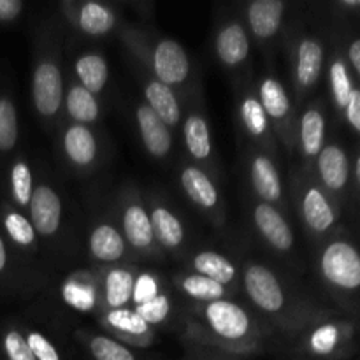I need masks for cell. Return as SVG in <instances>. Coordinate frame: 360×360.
Masks as SVG:
<instances>
[{"label":"cell","mask_w":360,"mask_h":360,"mask_svg":"<svg viewBox=\"0 0 360 360\" xmlns=\"http://www.w3.org/2000/svg\"><path fill=\"white\" fill-rule=\"evenodd\" d=\"M7 185H9V195L14 206L18 210H25L28 207L34 193V176H32V169L27 160L23 158H16L11 164L9 174H7Z\"/></svg>","instance_id":"4dcf8cb0"},{"label":"cell","mask_w":360,"mask_h":360,"mask_svg":"<svg viewBox=\"0 0 360 360\" xmlns=\"http://www.w3.org/2000/svg\"><path fill=\"white\" fill-rule=\"evenodd\" d=\"M253 221L264 241L276 252H288L294 246V232L280 210L273 204H257L253 210Z\"/></svg>","instance_id":"52a82bcc"},{"label":"cell","mask_w":360,"mask_h":360,"mask_svg":"<svg viewBox=\"0 0 360 360\" xmlns=\"http://www.w3.org/2000/svg\"><path fill=\"white\" fill-rule=\"evenodd\" d=\"M158 294H160V283H158L155 274L141 273L139 276L134 280V292H132L134 306L144 304V302L157 297Z\"/></svg>","instance_id":"b9f144b4"},{"label":"cell","mask_w":360,"mask_h":360,"mask_svg":"<svg viewBox=\"0 0 360 360\" xmlns=\"http://www.w3.org/2000/svg\"><path fill=\"white\" fill-rule=\"evenodd\" d=\"M136 313L148 323V326H160L169 319L171 313V299L167 294H158L157 297L151 301L144 302V304L136 306Z\"/></svg>","instance_id":"74e56055"},{"label":"cell","mask_w":360,"mask_h":360,"mask_svg":"<svg viewBox=\"0 0 360 360\" xmlns=\"http://www.w3.org/2000/svg\"><path fill=\"white\" fill-rule=\"evenodd\" d=\"M151 229H153L155 243L167 250H176L185 241V227L174 211L167 206H155L151 210Z\"/></svg>","instance_id":"ffe728a7"},{"label":"cell","mask_w":360,"mask_h":360,"mask_svg":"<svg viewBox=\"0 0 360 360\" xmlns=\"http://www.w3.org/2000/svg\"><path fill=\"white\" fill-rule=\"evenodd\" d=\"M218 60L229 69H238L248 60L250 37L246 28L239 21H229L218 30L214 41Z\"/></svg>","instance_id":"9c48e42d"},{"label":"cell","mask_w":360,"mask_h":360,"mask_svg":"<svg viewBox=\"0 0 360 360\" xmlns=\"http://www.w3.org/2000/svg\"><path fill=\"white\" fill-rule=\"evenodd\" d=\"M63 299L69 306H72L74 309H79V311H90L95 306V288L94 285L88 280H72L67 281L62 288Z\"/></svg>","instance_id":"d590c367"},{"label":"cell","mask_w":360,"mask_h":360,"mask_svg":"<svg viewBox=\"0 0 360 360\" xmlns=\"http://www.w3.org/2000/svg\"><path fill=\"white\" fill-rule=\"evenodd\" d=\"M7 267H9V250H7V239L0 231V278L7 273Z\"/></svg>","instance_id":"f6af8a7d"},{"label":"cell","mask_w":360,"mask_h":360,"mask_svg":"<svg viewBox=\"0 0 360 360\" xmlns=\"http://www.w3.org/2000/svg\"><path fill=\"white\" fill-rule=\"evenodd\" d=\"M239 116H241V122L245 125L246 132L253 139L260 141V143H269L271 122L257 95L248 94L243 97L241 104H239Z\"/></svg>","instance_id":"83f0119b"},{"label":"cell","mask_w":360,"mask_h":360,"mask_svg":"<svg viewBox=\"0 0 360 360\" xmlns=\"http://www.w3.org/2000/svg\"><path fill=\"white\" fill-rule=\"evenodd\" d=\"M302 217L309 229L326 232L334 224V211L319 188H308L302 197Z\"/></svg>","instance_id":"f546056e"},{"label":"cell","mask_w":360,"mask_h":360,"mask_svg":"<svg viewBox=\"0 0 360 360\" xmlns=\"http://www.w3.org/2000/svg\"><path fill=\"white\" fill-rule=\"evenodd\" d=\"M259 101L271 123L281 125L290 115V98L278 77L266 76L259 83Z\"/></svg>","instance_id":"d6986e66"},{"label":"cell","mask_w":360,"mask_h":360,"mask_svg":"<svg viewBox=\"0 0 360 360\" xmlns=\"http://www.w3.org/2000/svg\"><path fill=\"white\" fill-rule=\"evenodd\" d=\"M357 178H359V181H360V157H359V162H357Z\"/></svg>","instance_id":"7dc6e473"},{"label":"cell","mask_w":360,"mask_h":360,"mask_svg":"<svg viewBox=\"0 0 360 360\" xmlns=\"http://www.w3.org/2000/svg\"><path fill=\"white\" fill-rule=\"evenodd\" d=\"M144 104L171 129L176 127L181 120V105H179L178 97H176L174 90L167 84L160 83L155 77L148 79L144 83Z\"/></svg>","instance_id":"2e32d148"},{"label":"cell","mask_w":360,"mask_h":360,"mask_svg":"<svg viewBox=\"0 0 360 360\" xmlns=\"http://www.w3.org/2000/svg\"><path fill=\"white\" fill-rule=\"evenodd\" d=\"M0 350L6 360H35L25 333L18 327H7L0 336Z\"/></svg>","instance_id":"8d00e7d4"},{"label":"cell","mask_w":360,"mask_h":360,"mask_svg":"<svg viewBox=\"0 0 360 360\" xmlns=\"http://www.w3.org/2000/svg\"><path fill=\"white\" fill-rule=\"evenodd\" d=\"M136 122L148 153L155 158L167 157L172 148L171 129L146 104L136 108Z\"/></svg>","instance_id":"ba28073f"},{"label":"cell","mask_w":360,"mask_h":360,"mask_svg":"<svg viewBox=\"0 0 360 360\" xmlns=\"http://www.w3.org/2000/svg\"><path fill=\"white\" fill-rule=\"evenodd\" d=\"M150 67L155 79L167 86H179L190 77L188 53L174 39H160L150 53Z\"/></svg>","instance_id":"277c9868"},{"label":"cell","mask_w":360,"mask_h":360,"mask_svg":"<svg viewBox=\"0 0 360 360\" xmlns=\"http://www.w3.org/2000/svg\"><path fill=\"white\" fill-rule=\"evenodd\" d=\"M323 49L315 39H302L297 48L295 81L301 88H311L322 72Z\"/></svg>","instance_id":"44dd1931"},{"label":"cell","mask_w":360,"mask_h":360,"mask_svg":"<svg viewBox=\"0 0 360 360\" xmlns=\"http://www.w3.org/2000/svg\"><path fill=\"white\" fill-rule=\"evenodd\" d=\"M243 285H245L250 301L262 313L276 315L285 308L283 283L276 276V273L264 264H246L245 273H243Z\"/></svg>","instance_id":"3957f363"},{"label":"cell","mask_w":360,"mask_h":360,"mask_svg":"<svg viewBox=\"0 0 360 360\" xmlns=\"http://www.w3.org/2000/svg\"><path fill=\"white\" fill-rule=\"evenodd\" d=\"M76 23L83 34L91 37H101L109 34L115 28L116 16L112 9L101 2H84L81 4L76 14Z\"/></svg>","instance_id":"603a6c76"},{"label":"cell","mask_w":360,"mask_h":360,"mask_svg":"<svg viewBox=\"0 0 360 360\" xmlns=\"http://www.w3.org/2000/svg\"><path fill=\"white\" fill-rule=\"evenodd\" d=\"M0 224H2L4 238L9 239L13 245L20 248H32L35 245L37 232L28 217H25L18 207L4 204L0 207Z\"/></svg>","instance_id":"7402d4cb"},{"label":"cell","mask_w":360,"mask_h":360,"mask_svg":"<svg viewBox=\"0 0 360 360\" xmlns=\"http://www.w3.org/2000/svg\"><path fill=\"white\" fill-rule=\"evenodd\" d=\"M285 2L281 0H253L246 7L250 30L259 41H269L281 30L285 18Z\"/></svg>","instance_id":"8fae6325"},{"label":"cell","mask_w":360,"mask_h":360,"mask_svg":"<svg viewBox=\"0 0 360 360\" xmlns=\"http://www.w3.org/2000/svg\"><path fill=\"white\" fill-rule=\"evenodd\" d=\"M338 340H340V330L336 326H320L315 329L309 336V348L319 355H329L333 354L336 348Z\"/></svg>","instance_id":"ab89813d"},{"label":"cell","mask_w":360,"mask_h":360,"mask_svg":"<svg viewBox=\"0 0 360 360\" xmlns=\"http://www.w3.org/2000/svg\"><path fill=\"white\" fill-rule=\"evenodd\" d=\"M350 60L355 69H357V72L360 74V41H355L350 46Z\"/></svg>","instance_id":"bcb514c9"},{"label":"cell","mask_w":360,"mask_h":360,"mask_svg":"<svg viewBox=\"0 0 360 360\" xmlns=\"http://www.w3.org/2000/svg\"><path fill=\"white\" fill-rule=\"evenodd\" d=\"M347 116H348V122L355 127V130H359L360 132V91L359 90L352 91V97L347 105Z\"/></svg>","instance_id":"ee69618b"},{"label":"cell","mask_w":360,"mask_h":360,"mask_svg":"<svg viewBox=\"0 0 360 360\" xmlns=\"http://www.w3.org/2000/svg\"><path fill=\"white\" fill-rule=\"evenodd\" d=\"M65 98L63 76L56 56L37 58L32 72V104L42 118H55Z\"/></svg>","instance_id":"7a4b0ae2"},{"label":"cell","mask_w":360,"mask_h":360,"mask_svg":"<svg viewBox=\"0 0 360 360\" xmlns=\"http://www.w3.org/2000/svg\"><path fill=\"white\" fill-rule=\"evenodd\" d=\"M104 326L123 341H130L134 345H148L153 338L151 327L137 315L134 308L109 309L104 315Z\"/></svg>","instance_id":"5bb4252c"},{"label":"cell","mask_w":360,"mask_h":360,"mask_svg":"<svg viewBox=\"0 0 360 360\" xmlns=\"http://www.w3.org/2000/svg\"><path fill=\"white\" fill-rule=\"evenodd\" d=\"M88 248L91 257L98 262H118L125 257L127 241L122 232L111 224H101L91 231L88 238Z\"/></svg>","instance_id":"e0dca14e"},{"label":"cell","mask_w":360,"mask_h":360,"mask_svg":"<svg viewBox=\"0 0 360 360\" xmlns=\"http://www.w3.org/2000/svg\"><path fill=\"white\" fill-rule=\"evenodd\" d=\"M20 137L18 111L13 98L0 94V155H7L16 148Z\"/></svg>","instance_id":"836d02e7"},{"label":"cell","mask_w":360,"mask_h":360,"mask_svg":"<svg viewBox=\"0 0 360 360\" xmlns=\"http://www.w3.org/2000/svg\"><path fill=\"white\" fill-rule=\"evenodd\" d=\"M88 350L95 360H136V355L125 343L111 336H102V334L90 336Z\"/></svg>","instance_id":"e575fe53"},{"label":"cell","mask_w":360,"mask_h":360,"mask_svg":"<svg viewBox=\"0 0 360 360\" xmlns=\"http://www.w3.org/2000/svg\"><path fill=\"white\" fill-rule=\"evenodd\" d=\"M123 238L137 252H148L155 245L150 214L141 202L127 204L122 217Z\"/></svg>","instance_id":"9a60e30c"},{"label":"cell","mask_w":360,"mask_h":360,"mask_svg":"<svg viewBox=\"0 0 360 360\" xmlns=\"http://www.w3.org/2000/svg\"><path fill=\"white\" fill-rule=\"evenodd\" d=\"M250 178L252 186L262 202L274 204L283 199V185L281 176L273 158L266 153H259L252 158L250 164Z\"/></svg>","instance_id":"4fadbf2b"},{"label":"cell","mask_w":360,"mask_h":360,"mask_svg":"<svg viewBox=\"0 0 360 360\" xmlns=\"http://www.w3.org/2000/svg\"><path fill=\"white\" fill-rule=\"evenodd\" d=\"M202 319L214 340L234 352L250 350L255 341V326L250 313L241 304L220 299L204 304Z\"/></svg>","instance_id":"6da1fadb"},{"label":"cell","mask_w":360,"mask_h":360,"mask_svg":"<svg viewBox=\"0 0 360 360\" xmlns=\"http://www.w3.org/2000/svg\"><path fill=\"white\" fill-rule=\"evenodd\" d=\"M181 188L190 199L206 213H214L220 207V193L213 179L197 165H186L181 171Z\"/></svg>","instance_id":"7c38bea8"},{"label":"cell","mask_w":360,"mask_h":360,"mask_svg":"<svg viewBox=\"0 0 360 360\" xmlns=\"http://www.w3.org/2000/svg\"><path fill=\"white\" fill-rule=\"evenodd\" d=\"M319 172L329 188H343L348 179V160L338 146H326L319 153Z\"/></svg>","instance_id":"f1b7e54d"},{"label":"cell","mask_w":360,"mask_h":360,"mask_svg":"<svg viewBox=\"0 0 360 360\" xmlns=\"http://www.w3.org/2000/svg\"><path fill=\"white\" fill-rule=\"evenodd\" d=\"M62 199L49 185H37L28 204V220L42 238H51L62 224Z\"/></svg>","instance_id":"8992f818"},{"label":"cell","mask_w":360,"mask_h":360,"mask_svg":"<svg viewBox=\"0 0 360 360\" xmlns=\"http://www.w3.org/2000/svg\"><path fill=\"white\" fill-rule=\"evenodd\" d=\"M178 287L181 288L190 299L202 302V304L220 301V299H227V288H225L224 285L217 283V281L210 280V278L197 273L186 274V276L179 278Z\"/></svg>","instance_id":"d6a6232c"},{"label":"cell","mask_w":360,"mask_h":360,"mask_svg":"<svg viewBox=\"0 0 360 360\" xmlns=\"http://www.w3.org/2000/svg\"><path fill=\"white\" fill-rule=\"evenodd\" d=\"M62 146L67 160L74 167H91L95 164V160H97V137H95V134L91 132V129L88 125H79V123L69 125V129L62 136Z\"/></svg>","instance_id":"30bf717a"},{"label":"cell","mask_w":360,"mask_h":360,"mask_svg":"<svg viewBox=\"0 0 360 360\" xmlns=\"http://www.w3.org/2000/svg\"><path fill=\"white\" fill-rule=\"evenodd\" d=\"M23 333L35 360H62L58 348H56L55 345H53V341H49L44 334L32 329L23 330Z\"/></svg>","instance_id":"60d3db41"},{"label":"cell","mask_w":360,"mask_h":360,"mask_svg":"<svg viewBox=\"0 0 360 360\" xmlns=\"http://www.w3.org/2000/svg\"><path fill=\"white\" fill-rule=\"evenodd\" d=\"M76 76L79 79V84L88 90L90 94L97 95L105 88V83L109 79V67L104 56L101 53H84L76 60Z\"/></svg>","instance_id":"d4e9b609"},{"label":"cell","mask_w":360,"mask_h":360,"mask_svg":"<svg viewBox=\"0 0 360 360\" xmlns=\"http://www.w3.org/2000/svg\"><path fill=\"white\" fill-rule=\"evenodd\" d=\"M63 104L74 123H79V125L95 123L101 116V105H98L97 97L84 90L81 84H72L69 88L65 98H63Z\"/></svg>","instance_id":"484cf974"},{"label":"cell","mask_w":360,"mask_h":360,"mask_svg":"<svg viewBox=\"0 0 360 360\" xmlns=\"http://www.w3.org/2000/svg\"><path fill=\"white\" fill-rule=\"evenodd\" d=\"M322 273L333 285L341 288L360 287V257L348 243L336 241L322 255Z\"/></svg>","instance_id":"5b68a950"},{"label":"cell","mask_w":360,"mask_h":360,"mask_svg":"<svg viewBox=\"0 0 360 360\" xmlns=\"http://www.w3.org/2000/svg\"><path fill=\"white\" fill-rule=\"evenodd\" d=\"M134 274L123 267H115L104 276V301L109 309L127 308L132 302Z\"/></svg>","instance_id":"4316f807"},{"label":"cell","mask_w":360,"mask_h":360,"mask_svg":"<svg viewBox=\"0 0 360 360\" xmlns=\"http://www.w3.org/2000/svg\"><path fill=\"white\" fill-rule=\"evenodd\" d=\"M192 269L193 273L202 274V276L210 278V280L217 281L220 285H231L234 283L236 276H238V269L234 264L221 253L213 252V250H202L197 253L192 259Z\"/></svg>","instance_id":"cb8c5ba5"},{"label":"cell","mask_w":360,"mask_h":360,"mask_svg":"<svg viewBox=\"0 0 360 360\" xmlns=\"http://www.w3.org/2000/svg\"><path fill=\"white\" fill-rule=\"evenodd\" d=\"M25 4L21 0H0V23H13L21 16Z\"/></svg>","instance_id":"7bdbcfd3"},{"label":"cell","mask_w":360,"mask_h":360,"mask_svg":"<svg viewBox=\"0 0 360 360\" xmlns=\"http://www.w3.org/2000/svg\"><path fill=\"white\" fill-rule=\"evenodd\" d=\"M330 84H333V94L334 98H336V104L340 105V108H347L354 88H352L347 67H345V63L340 62V60L334 62L333 67H330Z\"/></svg>","instance_id":"f35d334b"},{"label":"cell","mask_w":360,"mask_h":360,"mask_svg":"<svg viewBox=\"0 0 360 360\" xmlns=\"http://www.w3.org/2000/svg\"><path fill=\"white\" fill-rule=\"evenodd\" d=\"M323 134H326V122L322 112L316 109H308L302 115L299 125V141L304 157H315L322 151Z\"/></svg>","instance_id":"1f68e13d"},{"label":"cell","mask_w":360,"mask_h":360,"mask_svg":"<svg viewBox=\"0 0 360 360\" xmlns=\"http://www.w3.org/2000/svg\"><path fill=\"white\" fill-rule=\"evenodd\" d=\"M183 137L188 153L195 160H210L213 155V139L206 116L197 109H190L183 122Z\"/></svg>","instance_id":"ac0fdd59"}]
</instances>
